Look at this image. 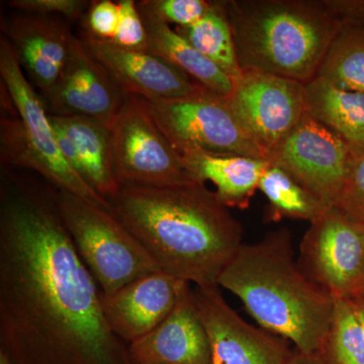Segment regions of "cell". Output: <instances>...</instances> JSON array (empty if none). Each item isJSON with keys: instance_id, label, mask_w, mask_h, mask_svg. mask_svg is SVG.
<instances>
[{"instance_id": "cell-1", "label": "cell", "mask_w": 364, "mask_h": 364, "mask_svg": "<svg viewBox=\"0 0 364 364\" xmlns=\"http://www.w3.org/2000/svg\"><path fill=\"white\" fill-rule=\"evenodd\" d=\"M0 353L11 364H134L55 191L9 176L0 188Z\"/></svg>"}, {"instance_id": "cell-2", "label": "cell", "mask_w": 364, "mask_h": 364, "mask_svg": "<svg viewBox=\"0 0 364 364\" xmlns=\"http://www.w3.org/2000/svg\"><path fill=\"white\" fill-rule=\"evenodd\" d=\"M109 203L162 272L196 287H219L244 244L241 223L205 184L124 186Z\"/></svg>"}, {"instance_id": "cell-3", "label": "cell", "mask_w": 364, "mask_h": 364, "mask_svg": "<svg viewBox=\"0 0 364 364\" xmlns=\"http://www.w3.org/2000/svg\"><path fill=\"white\" fill-rule=\"evenodd\" d=\"M218 286L241 299L262 329L291 341L301 353H322L335 298L294 260L287 228L243 244L223 270Z\"/></svg>"}, {"instance_id": "cell-4", "label": "cell", "mask_w": 364, "mask_h": 364, "mask_svg": "<svg viewBox=\"0 0 364 364\" xmlns=\"http://www.w3.org/2000/svg\"><path fill=\"white\" fill-rule=\"evenodd\" d=\"M242 71L274 74L303 85L315 79L342 28L323 0L222 1Z\"/></svg>"}, {"instance_id": "cell-5", "label": "cell", "mask_w": 364, "mask_h": 364, "mask_svg": "<svg viewBox=\"0 0 364 364\" xmlns=\"http://www.w3.org/2000/svg\"><path fill=\"white\" fill-rule=\"evenodd\" d=\"M0 75L18 114V119H1L2 158L38 172L54 188L109 210V203L64 159L44 100L26 78L14 48L4 36L0 39Z\"/></svg>"}, {"instance_id": "cell-6", "label": "cell", "mask_w": 364, "mask_h": 364, "mask_svg": "<svg viewBox=\"0 0 364 364\" xmlns=\"http://www.w3.org/2000/svg\"><path fill=\"white\" fill-rule=\"evenodd\" d=\"M60 217L102 294L109 296L134 280L162 272L111 210L55 188Z\"/></svg>"}, {"instance_id": "cell-7", "label": "cell", "mask_w": 364, "mask_h": 364, "mask_svg": "<svg viewBox=\"0 0 364 364\" xmlns=\"http://www.w3.org/2000/svg\"><path fill=\"white\" fill-rule=\"evenodd\" d=\"M109 129L114 173L119 186L167 188L193 183L181 153L159 128L144 98L128 95Z\"/></svg>"}, {"instance_id": "cell-8", "label": "cell", "mask_w": 364, "mask_h": 364, "mask_svg": "<svg viewBox=\"0 0 364 364\" xmlns=\"http://www.w3.org/2000/svg\"><path fill=\"white\" fill-rule=\"evenodd\" d=\"M299 265L334 298L355 299L364 291V224L336 207L327 208L299 245Z\"/></svg>"}, {"instance_id": "cell-9", "label": "cell", "mask_w": 364, "mask_h": 364, "mask_svg": "<svg viewBox=\"0 0 364 364\" xmlns=\"http://www.w3.org/2000/svg\"><path fill=\"white\" fill-rule=\"evenodd\" d=\"M147 104L158 126L181 155L203 151L265 160L259 148L237 123L224 98L210 91Z\"/></svg>"}, {"instance_id": "cell-10", "label": "cell", "mask_w": 364, "mask_h": 364, "mask_svg": "<svg viewBox=\"0 0 364 364\" xmlns=\"http://www.w3.org/2000/svg\"><path fill=\"white\" fill-rule=\"evenodd\" d=\"M224 100L265 160L306 112L305 85L265 72L242 71Z\"/></svg>"}, {"instance_id": "cell-11", "label": "cell", "mask_w": 364, "mask_h": 364, "mask_svg": "<svg viewBox=\"0 0 364 364\" xmlns=\"http://www.w3.org/2000/svg\"><path fill=\"white\" fill-rule=\"evenodd\" d=\"M353 151L308 112L267 160L294 177L326 207H334L348 176Z\"/></svg>"}, {"instance_id": "cell-12", "label": "cell", "mask_w": 364, "mask_h": 364, "mask_svg": "<svg viewBox=\"0 0 364 364\" xmlns=\"http://www.w3.org/2000/svg\"><path fill=\"white\" fill-rule=\"evenodd\" d=\"M198 315L210 345V364H284L286 339L249 324L228 304L220 287L193 289Z\"/></svg>"}, {"instance_id": "cell-13", "label": "cell", "mask_w": 364, "mask_h": 364, "mask_svg": "<svg viewBox=\"0 0 364 364\" xmlns=\"http://www.w3.org/2000/svg\"><path fill=\"white\" fill-rule=\"evenodd\" d=\"M127 97L82 39L74 37L56 85L42 98L50 114L85 117L109 127Z\"/></svg>"}, {"instance_id": "cell-14", "label": "cell", "mask_w": 364, "mask_h": 364, "mask_svg": "<svg viewBox=\"0 0 364 364\" xmlns=\"http://www.w3.org/2000/svg\"><path fill=\"white\" fill-rule=\"evenodd\" d=\"M80 38L127 95L159 102L196 97L208 91L181 69L149 52L124 49L85 32Z\"/></svg>"}, {"instance_id": "cell-15", "label": "cell", "mask_w": 364, "mask_h": 364, "mask_svg": "<svg viewBox=\"0 0 364 364\" xmlns=\"http://www.w3.org/2000/svg\"><path fill=\"white\" fill-rule=\"evenodd\" d=\"M186 284L168 273L157 272L134 280L109 296L102 294L107 324L124 343L138 341L168 317Z\"/></svg>"}, {"instance_id": "cell-16", "label": "cell", "mask_w": 364, "mask_h": 364, "mask_svg": "<svg viewBox=\"0 0 364 364\" xmlns=\"http://www.w3.org/2000/svg\"><path fill=\"white\" fill-rule=\"evenodd\" d=\"M2 31L26 78L45 97L56 85L75 36L53 16L23 13L2 21Z\"/></svg>"}, {"instance_id": "cell-17", "label": "cell", "mask_w": 364, "mask_h": 364, "mask_svg": "<svg viewBox=\"0 0 364 364\" xmlns=\"http://www.w3.org/2000/svg\"><path fill=\"white\" fill-rule=\"evenodd\" d=\"M129 350L134 364H210V339L189 282L168 317Z\"/></svg>"}, {"instance_id": "cell-18", "label": "cell", "mask_w": 364, "mask_h": 364, "mask_svg": "<svg viewBox=\"0 0 364 364\" xmlns=\"http://www.w3.org/2000/svg\"><path fill=\"white\" fill-rule=\"evenodd\" d=\"M191 181L215 184L218 198L227 208L246 210L259 188L261 176L269 162L234 154L188 151L181 154Z\"/></svg>"}, {"instance_id": "cell-19", "label": "cell", "mask_w": 364, "mask_h": 364, "mask_svg": "<svg viewBox=\"0 0 364 364\" xmlns=\"http://www.w3.org/2000/svg\"><path fill=\"white\" fill-rule=\"evenodd\" d=\"M136 6L147 32V52L166 60L218 97L226 98L232 92L233 79L226 72L158 18L144 0Z\"/></svg>"}, {"instance_id": "cell-20", "label": "cell", "mask_w": 364, "mask_h": 364, "mask_svg": "<svg viewBox=\"0 0 364 364\" xmlns=\"http://www.w3.org/2000/svg\"><path fill=\"white\" fill-rule=\"evenodd\" d=\"M49 117L75 144L83 179L109 203L121 188L114 173L109 127L85 117L49 114Z\"/></svg>"}, {"instance_id": "cell-21", "label": "cell", "mask_w": 364, "mask_h": 364, "mask_svg": "<svg viewBox=\"0 0 364 364\" xmlns=\"http://www.w3.org/2000/svg\"><path fill=\"white\" fill-rule=\"evenodd\" d=\"M305 86L306 112L353 152H364L363 93L338 90L318 78Z\"/></svg>"}, {"instance_id": "cell-22", "label": "cell", "mask_w": 364, "mask_h": 364, "mask_svg": "<svg viewBox=\"0 0 364 364\" xmlns=\"http://www.w3.org/2000/svg\"><path fill=\"white\" fill-rule=\"evenodd\" d=\"M258 189L268 200L265 222L291 219L312 223L329 208L294 177L270 163Z\"/></svg>"}, {"instance_id": "cell-23", "label": "cell", "mask_w": 364, "mask_h": 364, "mask_svg": "<svg viewBox=\"0 0 364 364\" xmlns=\"http://www.w3.org/2000/svg\"><path fill=\"white\" fill-rule=\"evenodd\" d=\"M315 78L338 90L364 95V26H342Z\"/></svg>"}, {"instance_id": "cell-24", "label": "cell", "mask_w": 364, "mask_h": 364, "mask_svg": "<svg viewBox=\"0 0 364 364\" xmlns=\"http://www.w3.org/2000/svg\"><path fill=\"white\" fill-rule=\"evenodd\" d=\"M174 30L233 80L242 73L222 1H212L208 13L195 25L177 26Z\"/></svg>"}, {"instance_id": "cell-25", "label": "cell", "mask_w": 364, "mask_h": 364, "mask_svg": "<svg viewBox=\"0 0 364 364\" xmlns=\"http://www.w3.org/2000/svg\"><path fill=\"white\" fill-rule=\"evenodd\" d=\"M322 354L330 364H364V327L352 299L335 298Z\"/></svg>"}, {"instance_id": "cell-26", "label": "cell", "mask_w": 364, "mask_h": 364, "mask_svg": "<svg viewBox=\"0 0 364 364\" xmlns=\"http://www.w3.org/2000/svg\"><path fill=\"white\" fill-rule=\"evenodd\" d=\"M117 4L119 6V26L111 42L124 49L147 52V32L136 2L119 0Z\"/></svg>"}, {"instance_id": "cell-27", "label": "cell", "mask_w": 364, "mask_h": 364, "mask_svg": "<svg viewBox=\"0 0 364 364\" xmlns=\"http://www.w3.org/2000/svg\"><path fill=\"white\" fill-rule=\"evenodd\" d=\"M158 18L177 26L195 25L212 7V1L205 0H144Z\"/></svg>"}, {"instance_id": "cell-28", "label": "cell", "mask_w": 364, "mask_h": 364, "mask_svg": "<svg viewBox=\"0 0 364 364\" xmlns=\"http://www.w3.org/2000/svg\"><path fill=\"white\" fill-rule=\"evenodd\" d=\"M334 207L364 224V152H353L348 176Z\"/></svg>"}, {"instance_id": "cell-29", "label": "cell", "mask_w": 364, "mask_h": 364, "mask_svg": "<svg viewBox=\"0 0 364 364\" xmlns=\"http://www.w3.org/2000/svg\"><path fill=\"white\" fill-rule=\"evenodd\" d=\"M83 21V32L104 41H112L119 21V6L112 0L90 2Z\"/></svg>"}, {"instance_id": "cell-30", "label": "cell", "mask_w": 364, "mask_h": 364, "mask_svg": "<svg viewBox=\"0 0 364 364\" xmlns=\"http://www.w3.org/2000/svg\"><path fill=\"white\" fill-rule=\"evenodd\" d=\"M7 4L23 14L60 16L68 20H82L90 6L85 0H11Z\"/></svg>"}, {"instance_id": "cell-31", "label": "cell", "mask_w": 364, "mask_h": 364, "mask_svg": "<svg viewBox=\"0 0 364 364\" xmlns=\"http://www.w3.org/2000/svg\"><path fill=\"white\" fill-rule=\"evenodd\" d=\"M323 4L342 26H364V1L323 0Z\"/></svg>"}, {"instance_id": "cell-32", "label": "cell", "mask_w": 364, "mask_h": 364, "mask_svg": "<svg viewBox=\"0 0 364 364\" xmlns=\"http://www.w3.org/2000/svg\"><path fill=\"white\" fill-rule=\"evenodd\" d=\"M50 121H51V119H50ZM51 124L55 131V136H56L59 149L61 151L64 159L71 165L72 168L75 170L79 176L82 177V162H81V158L79 156L78 150L77 148H76L75 144H74L73 141L66 135L65 132L62 130L60 127L52 123V122Z\"/></svg>"}, {"instance_id": "cell-33", "label": "cell", "mask_w": 364, "mask_h": 364, "mask_svg": "<svg viewBox=\"0 0 364 364\" xmlns=\"http://www.w3.org/2000/svg\"><path fill=\"white\" fill-rule=\"evenodd\" d=\"M284 364H330L322 353L306 354L293 350Z\"/></svg>"}, {"instance_id": "cell-34", "label": "cell", "mask_w": 364, "mask_h": 364, "mask_svg": "<svg viewBox=\"0 0 364 364\" xmlns=\"http://www.w3.org/2000/svg\"><path fill=\"white\" fill-rule=\"evenodd\" d=\"M352 301H353L356 312H358L364 327V296H358V298L352 299Z\"/></svg>"}, {"instance_id": "cell-35", "label": "cell", "mask_w": 364, "mask_h": 364, "mask_svg": "<svg viewBox=\"0 0 364 364\" xmlns=\"http://www.w3.org/2000/svg\"><path fill=\"white\" fill-rule=\"evenodd\" d=\"M0 364H11L9 363V359L1 353H0Z\"/></svg>"}, {"instance_id": "cell-36", "label": "cell", "mask_w": 364, "mask_h": 364, "mask_svg": "<svg viewBox=\"0 0 364 364\" xmlns=\"http://www.w3.org/2000/svg\"><path fill=\"white\" fill-rule=\"evenodd\" d=\"M364 296V291H363V294H361V296Z\"/></svg>"}]
</instances>
